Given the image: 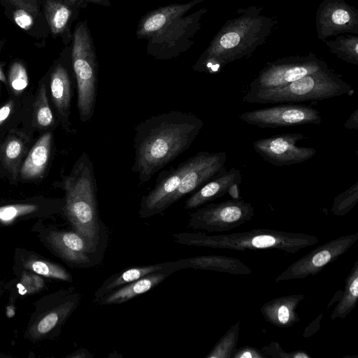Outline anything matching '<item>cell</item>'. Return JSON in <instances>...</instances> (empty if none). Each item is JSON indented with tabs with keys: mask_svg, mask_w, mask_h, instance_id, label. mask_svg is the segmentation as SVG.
Returning <instances> with one entry per match:
<instances>
[{
	"mask_svg": "<svg viewBox=\"0 0 358 358\" xmlns=\"http://www.w3.org/2000/svg\"><path fill=\"white\" fill-rule=\"evenodd\" d=\"M231 358H266L262 351L253 346L245 345L236 348Z\"/></svg>",
	"mask_w": 358,
	"mask_h": 358,
	"instance_id": "obj_38",
	"label": "cell"
},
{
	"mask_svg": "<svg viewBox=\"0 0 358 358\" xmlns=\"http://www.w3.org/2000/svg\"><path fill=\"white\" fill-rule=\"evenodd\" d=\"M13 101H10L0 108V125L9 116L13 107Z\"/></svg>",
	"mask_w": 358,
	"mask_h": 358,
	"instance_id": "obj_41",
	"label": "cell"
},
{
	"mask_svg": "<svg viewBox=\"0 0 358 358\" xmlns=\"http://www.w3.org/2000/svg\"><path fill=\"white\" fill-rule=\"evenodd\" d=\"M303 294L279 296L266 302L260 311L265 320L279 328H288L300 321L296 308Z\"/></svg>",
	"mask_w": 358,
	"mask_h": 358,
	"instance_id": "obj_22",
	"label": "cell"
},
{
	"mask_svg": "<svg viewBox=\"0 0 358 358\" xmlns=\"http://www.w3.org/2000/svg\"><path fill=\"white\" fill-rule=\"evenodd\" d=\"M357 240L358 233H354L329 241L290 264L276 277L275 282L303 279L319 273L328 264L345 253Z\"/></svg>",
	"mask_w": 358,
	"mask_h": 358,
	"instance_id": "obj_12",
	"label": "cell"
},
{
	"mask_svg": "<svg viewBox=\"0 0 358 358\" xmlns=\"http://www.w3.org/2000/svg\"><path fill=\"white\" fill-rule=\"evenodd\" d=\"M262 10L258 6L238 8L236 16L220 28L192 69L217 73L227 64L252 55L265 43L277 24L275 17L262 15Z\"/></svg>",
	"mask_w": 358,
	"mask_h": 358,
	"instance_id": "obj_2",
	"label": "cell"
},
{
	"mask_svg": "<svg viewBox=\"0 0 358 358\" xmlns=\"http://www.w3.org/2000/svg\"><path fill=\"white\" fill-rule=\"evenodd\" d=\"M327 68L326 62L312 52L284 57L268 62L250 82L248 90L281 87Z\"/></svg>",
	"mask_w": 358,
	"mask_h": 358,
	"instance_id": "obj_11",
	"label": "cell"
},
{
	"mask_svg": "<svg viewBox=\"0 0 358 358\" xmlns=\"http://www.w3.org/2000/svg\"><path fill=\"white\" fill-rule=\"evenodd\" d=\"M173 237L177 243L188 246L237 251L275 249L291 254L319 242L313 235L264 228L219 235L183 232L174 234Z\"/></svg>",
	"mask_w": 358,
	"mask_h": 358,
	"instance_id": "obj_5",
	"label": "cell"
},
{
	"mask_svg": "<svg viewBox=\"0 0 358 358\" xmlns=\"http://www.w3.org/2000/svg\"><path fill=\"white\" fill-rule=\"evenodd\" d=\"M76 1H84L87 3H93L96 5H99L102 6L109 7L111 6V3L110 0H76Z\"/></svg>",
	"mask_w": 358,
	"mask_h": 358,
	"instance_id": "obj_44",
	"label": "cell"
},
{
	"mask_svg": "<svg viewBox=\"0 0 358 358\" xmlns=\"http://www.w3.org/2000/svg\"><path fill=\"white\" fill-rule=\"evenodd\" d=\"M63 213L74 231L99 250L103 234L96 199L94 166L86 152L76 161L64 182Z\"/></svg>",
	"mask_w": 358,
	"mask_h": 358,
	"instance_id": "obj_4",
	"label": "cell"
},
{
	"mask_svg": "<svg viewBox=\"0 0 358 358\" xmlns=\"http://www.w3.org/2000/svg\"><path fill=\"white\" fill-rule=\"evenodd\" d=\"M260 350L266 357L292 358L291 352L285 351L276 341H271L268 345L262 346Z\"/></svg>",
	"mask_w": 358,
	"mask_h": 358,
	"instance_id": "obj_36",
	"label": "cell"
},
{
	"mask_svg": "<svg viewBox=\"0 0 358 358\" xmlns=\"http://www.w3.org/2000/svg\"><path fill=\"white\" fill-rule=\"evenodd\" d=\"M0 3L10 22L38 41L39 47L45 45L50 31L42 0H0Z\"/></svg>",
	"mask_w": 358,
	"mask_h": 358,
	"instance_id": "obj_17",
	"label": "cell"
},
{
	"mask_svg": "<svg viewBox=\"0 0 358 358\" xmlns=\"http://www.w3.org/2000/svg\"><path fill=\"white\" fill-rule=\"evenodd\" d=\"M206 0H192L185 3H172L148 12L139 20L136 31L138 39L148 40L173 20L182 17L196 5Z\"/></svg>",
	"mask_w": 358,
	"mask_h": 358,
	"instance_id": "obj_19",
	"label": "cell"
},
{
	"mask_svg": "<svg viewBox=\"0 0 358 358\" xmlns=\"http://www.w3.org/2000/svg\"><path fill=\"white\" fill-rule=\"evenodd\" d=\"M239 119L250 125L261 128H278L319 124L322 117L315 108L301 104H281L271 107L246 111Z\"/></svg>",
	"mask_w": 358,
	"mask_h": 358,
	"instance_id": "obj_14",
	"label": "cell"
},
{
	"mask_svg": "<svg viewBox=\"0 0 358 358\" xmlns=\"http://www.w3.org/2000/svg\"><path fill=\"white\" fill-rule=\"evenodd\" d=\"M22 143L17 138L9 140L4 150L5 157L8 162L15 160L21 155Z\"/></svg>",
	"mask_w": 358,
	"mask_h": 358,
	"instance_id": "obj_37",
	"label": "cell"
},
{
	"mask_svg": "<svg viewBox=\"0 0 358 358\" xmlns=\"http://www.w3.org/2000/svg\"><path fill=\"white\" fill-rule=\"evenodd\" d=\"M72 66L75 73L80 119L86 122L94 115L99 66L94 41L87 21H79L73 31Z\"/></svg>",
	"mask_w": 358,
	"mask_h": 358,
	"instance_id": "obj_7",
	"label": "cell"
},
{
	"mask_svg": "<svg viewBox=\"0 0 358 358\" xmlns=\"http://www.w3.org/2000/svg\"><path fill=\"white\" fill-rule=\"evenodd\" d=\"M34 109L35 120L38 126L48 127L53 124V114L48 103L45 85L44 84H42L40 87Z\"/></svg>",
	"mask_w": 358,
	"mask_h": 358,
	"instance_id": "obj_33",
	"label": "cell"
},
{
	"mask_svg": "<svg viewBox=\"0 0 358 358\" xmlns=\"http://www.w3.org/2000/svg\"><path fill=\"white\" fill-rule=\"evenodd\" d=\"M317 38L358 34V10L344 0H322L315 13Z\"/></svg>",
	"mask_w": 358,
	"mask_h": 358,
	"instance_id": "obj_16",
	"label": "cell"
},
{
	"mask_svg": "<svg viewBox=\"0 0 358 358\" xmlns=\"http://www.w3.org/2000/svg\"><path fill=\"white\" fill-rule=\"evenodd\" d=\"M52 100L58 112L64 127L69 131V115L71 101V86L69 72L57 64L50 76V83Z\"/></svg>",
	"mask_w": 358,
	"mask_h": 358,
	"instance_id": "obj_25",
	"label": "cell"
},
{
	"mask_svg": "<svg viewBox=\"0 0 358 358\" xmlns=\"http://www.w3.org/2000/svg\"><path fill=\"white\" fill-rule=\"evenodd\" d=\"M89 3L76 0H42V6L50 34L60 38L67 45L73 38L71 26L80 10Z\"/></svg>",
	"mask_w": 358,
	"mask_h": 358,
	"instance_id": "obj_18",
	"label": "cell"
},
{
	"mask_svg": "<svg viewBox=\"0 0 358 358\" xmlns=\"http://www.w3.org/2000/svg\"><path fill=\"white\" fill-rule=\"evenodd\" d=\"M81 298V294L73 287L44 296L36 303L24 337L36 342L57 336Z\"/></svg>",
	"mask_w": 358,
	"mask_h": 358,
	"instance_id": "obj_8",
	"label": "cell"
},
{
	"mask_svg": "<svg viewBox=\"0 0 358 358\" xmlns=\"http://www.w3.org/2000/svg\"><path fill=\"white\" fill-rule=\"evenodd\" d=\"M0 291H1V289H0Z\"/></svg>",
	"mask_w": 358,
	"mask_h": 358,
	"instance_id": "obj_46",
	"label": "cell"
},
{
	"mask_svg": "<svg viewBox=\"0 0 358 358\" xmlns=\"http://www.w3.org/2000/svg\"><path fill=\"white\" fill-rule=\"evenodd\" d=\"M226 160L224 152L201 151L177 167L162 172L154 187L142 197L139 216L147 218L162 213L214 178L225 168Z\"/></svg>",
	"mask_w": 358,
	"mask_h": 358,
	"instance_id": "obj_3",
	"label": "cell"
},
{
	"mask_svg": "<svg viewBox=\"0 0 358 358\" xmlns=\"http://www.w3.org/2000/svg\"><path fill=\"white\" fill-rule=\"evenodd\" d=\"M15 265L21 270L29 271L51 279L72 282L71 273L62 266L51 262L38 254L17 248L15 252Z\"/></svg>",
	"mask_w": 358,
	"mask_h": 358,
	"instance_id": "obj_24",
	"label": "cell"
},
{
	"mask_svg": "<svg viewBox=\"0 0 358 358\" xmlns=\"http://www.w3.org/2000/svg\"><path fill=\"white\" fill-rule=\"evenodd\" d=\"M358 202V182H356L343 192L337 195L333 202L331 212L336 216L348 213Z\"/></svg>",
	"mask_w": 358,
	"mask_h": 358,
	"instance_id": "obj_32",
	"label": "cell"
},
{
	"mask_svg": "<svg viewBox=\"0 0 358 358\" xmlns=\"http://www.w3.org/2000/svg\"><path fill=\"white\" fill-rule=\"evenodd\" d=\"M322 314L318 315L308 327L305 329L303 333V337L306 338L315 334L320 327V321Z\"/></svg>",
	"mask_w": 358,
	"mask_h": 358,
	"instance_id": "obj_39",
	"label": "cell"
},
{
	"mask_svg": "<svg viewBox=\"0 0 358 358\" xmlns=\"http://www.w3.org/2000/svg\"><path fill=\"white\" fill-rule=\"evenodd\" d=\"M203 126L196 115L171 110L141 121L135 127L132 171L141 182L189 149Z\"/></svg>",
	"mask_w": 358,
	"mask_h": 358,
	"instance_id": "obj_1",
	"label": "cell"
},
{
	"mask_svg": "<svg viewBox=\"0 0 358 358\" xmlns=\"http://www.w3.org/2000/svg\"><path fill=\"white\" fill-rule=\"evenodd\" d=\"M254 214L252 203L232 199L196 208L189 215L187 226L208 232L227 231L251 220Z\"/></svg>",
	"mask_w": 358,
	"mask_h": 358,
	"instance_id": "obj_10",
	"label": "cell"
},
{
	"mask_svg": "<svg viewBox=\"0 0 358 358\" xmlns=\"http://www.w3.org/2000/svg\"><path fill=\"white\" fill-rule=\"evenodd\" d=\"M354 93L353 87L340 75L327 68L281 87L248 90L243 101L249 103H298L351 96Z\"/></svg>",
	"mask_w": 358,
	"mask_h": 358,
	"instance_id": "obj_6",
	"label": "cell"
},
{
	"mask_svg": "<svg viewBox=\"0 0 358 358\" xmlns=\"http://www.w3.org/2000/svg\"><path fill=\"white\" fill-rule=\"evenodd\" d=\"M348 129H357L358 128V109H355L350 117L343 124Z\"/></svg>",
	"mask_w": 358,
	"mask_h": 358,
	"instance_id": "obj_40",
	"label": "cell"
},
{
	"mask_svg": "<svg viewBox=\"0 0 358 358\" xmlns=\"http://www.w3.org/2000/svg\"><path fill=\"white\" fill-rule=\"evenodd\" d=\"M92 357L93 355L85 348H80L67 356L70 358H92Z\"/></svg>",
	"mask_w": 358,
	"mask_h": 358,
	"instance_id": "obj_42",
	"label": "cell"
},
{
	"mask_svg": "<svg viewBox=\"0 0 358 358\" xmlns=\"http://www.w3.org/2000/svg\"><path fill=\"white\" fill-rule=\"evenodd\" d=\"M51 145L52 134L50 132L38 139L22 166L20 175L23 179H36L43 174L50 160Z\"/></svg>",
	"mask_w": 358,
	"mask_h": 358,
	"instance_id": "obj_27",
	"label": "cell"
},
{
	"mask_svg": "<svg viewBox=\"0 0 358 358\" xmlns=\"http://www.w3.org/2000/svg\"><path fill=\"white\" fill-rule=\"evenodd\" d=\"M8 78L10 87L15 92H20L27 87L28 74L22 62L15 60L11 64Z\"/></svg>",
	"mask_w": 358,
	"mask_h": 358,
	"instance_id": "obj_35",
	"label": "cell"
},
{
	"mask_svg": "<svg viewBox=\"0 0 358 358\" xmlns=\"http://www.w3.org/2000/svg\"><path fill=\"white\" fill-rule=\"evenodd\" d=\"M20 279L17 284L21 294H30L40 292L45 283L41 275L29 271L21 270Z\"/></svg>",
	"mask_w": 358,
	"mask_h": 358,
	"instance_id": "obj_34",
	"label": "cell"
},
{
	"mask_svg": "<svg viewBox=\"0 0 358 358\" xmlns=\"http://www.w3.org/2000/svg\"><path fill=\"white\" fill-rule=\"evenodd\" d=\"M329 50L341 60L358 66V36L339 34L332 40L324 41Z\"/></svg>",
	"mask_w": 358,
	"mask_h": 358,
	"instance_id": "obj_30",
	"label": "cell"
},
{
	"mask_svg": "<svg viewBox=\"0 0 358 358\" xmlns=\"http://www.w3.org/2000/svg\"><path fill=\"white\" fill-rule=\"evenodd\" d=\"M164 269H172L176 271L173 262L159 263L152 265L131 267L113 274L107 278L98 288L94 294V301L97 302L108 293L137 280L152 273Z\"/></svg>",
	"mask_w": 358,
	"mask_h": 358,
	"instance_id": "obj_26",
	"label": "cell"
},
{
	"mask_svg": "<svg viewBox=\"0 0 358 358\" xmlns=\"http://www.w3.org/2000/svg\"><path fill=\"white\" fill-rule=\"evenodd\" d=\"M40 236L45 245L71 267L90 268L100 260L99 250L74 230L48 229Z\"/></svg>",
	"mask_w": 358,
	"mask_h": 358,
	"instance_id": "obj_13",
	"label": "cell"
},
{
	"mask_svg": "<svg viewBox=\"0 0 358 358\" xmlns=\"http://www.w3.org/2000/svg\"><path fill=\"white\" fill-rule=\"evenodd\" d=\"M242 176L240 170L234 167L229 170L224 168L214 178L208 180L185 202L187 210L196 209L216 199L223 196L236 185H240Z\"/></svg>",
	"mask_w": 358,
	"mask_h": 358,
	"instance_id": "obj_20",
	"label": "cell"
},
{
	"mask_svg": "<svg viewBox=\"0 0 358 358\" xmlns=\"http://www.w3.org/2000/svg\"><path fill=\"white\" fill-rule=\"evenodd\" d=\"M38 203H17L0 206V224L8 225L20 220L50 215Z\"/></svg>",
	"mask_w": 358,
	"mask_h": 358,
	"instance_id": "obj_29",
	"label": "cell"
},
{
	"mask_svg": "<svg viewBox=\"0 0 358 358\" xmlns=\"http://www.w3.org/2000/svg\"><path fill=\"white\" fill-rule=\"evenodd\" d=\"M173 272L172 269H164L152 273L108 293L96 303L111 305L127 302L153 289Z\"/></svg>",
	"mask_w": 358,
	"mask_h": 358,
	"instance_id": "obj_23",
	"label": "cell"
},
{
	"mask_svg": "<svg viewBox=\"0 0 358 358\" xmlns=\"http://www.w3.org/2000/svg\"><path fill=\"white\" fill-rule=\"evenodd\" d=\"M358 299V259L345 278V287L331 315V320L344 319L355 308Z\"/></svg>",
	"mask_w": 358,
	"mask_h": 358,
	"instance_id": "obj_28",
	"label": "cell"
},
{
	"mask_svg": "<svg viewBox=\"0 0 358 358\" xmlns=\"http://www.w3.org/2000/svg\"><path fill=\"white\" fill-rule=\"evenodd\" d=\"M303 138L301 133L274 135L256 140L253 148L264 160L273 166L301 164L310 159L317 152L314 148L297 145Z\"/></svg>",
	"mask_w": 358,
	"mask_h": 358,
	"instance_id": "obj_15",
	"label": "cell"
},
{
	"mask_svg": "<svg viewBox=\"0 0 358 358\" xmlns=\"http://www.w3.org/2000/svg\"><path fill=\"white\" fill-rule=\"evenodd\" d=\"M206 7L173 20L148 40L147 52L157 59L178 57L194 43V36L201 27Z\"/></svg>",
	"mask_w": 358,
	"mask_h": 358,
	"instance_id": "obj_9",
	"label": "cell"
},
{
	"mask_svg": "<svg viewBox=\"0 0 358 358\" xmlns=\"http://www.w3.org/2000/svg\"><path fill=\"white\" fill-rule=\"evenodd\" d=\"M241 321L232 324L214 345L206 358H231L236 349Z\"/></svg>",
	"mask_w": 358,
	"mask_h": 358,
	"instance_id": "obj_31",
	"label": "cell"
},
{
	"mask_svg": "<svg viewBox=\"0 0 358 358\" xmlns=\"http://www.w3.org/2000/svg\"><path fill=\"white\" fill-rule=\"evenodd\" d=\"M292 358H310L311 356L304 350H297L291 352Z\"/></svg>",
	"mask_w": 358,
	"mask_h": 358,
	"instance_id": "obj_45",
	"label": "cell"
},
{
	"mask_svg": "<svg viewBox=\"0 0 358 358\" xmlns=\"http://www.w3.org/2000/svg\"><path fill=\"white\" fill-rule=\"evenodd\" d=\"M177 271L183 268L213 271L231 275H248L252 269L240 259L224 255H202L174 261Z\"/></svg>",
	"mask_w": 358,
	"mask_h": 358,
	"instance_id": "obj_21",
	"label": "cell"
},
{
	"mask_svg": "<svg viewBox=\"0 0 358 358\" xmlns=\"http://www.w3.org/2000/svg\"><path fill=\"white\" fill-rule=\"evenodd\" d=\"M5 44H6V41L4 39L0 40V81L6 84L7 80L6 78V76L4 74L3 69L4 63L1 60V52L5 46Z\"/></svg>",
	"mask_w": 358,
	"mask_h": 358,
	"instance_id": "obj_43",
	"label": "cell"
}]
</instances>
